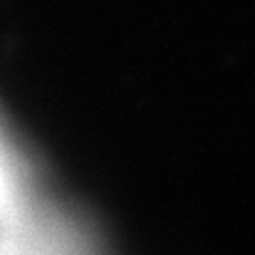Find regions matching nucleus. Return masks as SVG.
Listing matches in <instances>:
<instances>
[{
    "label": "nucleus",
    "mask_w": 255,
    "mask_h": 255,
    "mask_svg": "<svg viewBox=\"0 0 255 255\" xmlns=\"http://www.w3.org/2000/svg\"><path fill=\"white\" fill-rule=\"evenodd\" d=\"M45 201L25 159L0 127V226L27 218Z\"/></svg>",
    "instance_id": "obj_1"
}]
</instances>
